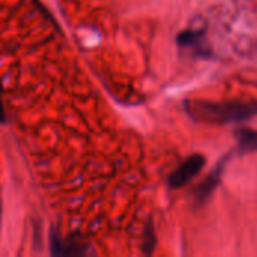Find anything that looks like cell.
Here are the masks:
<instances>
[{
  "label": "cell",
  "instance_id": "obj_1",
  "mask_svg": "<svg viewBox=\"0 0 257 257\" xmlns=\"http://www.w3.org/2000/svg\"><path fill=\"white\" fill-rule=\"evenodd\" d=\"M202 167H203V158L199 157V155L191 157L185 164H182V166L173 173V176H172V179H170L172 187H181V185H184L185 182L191 181V179L196 176V173H199V170H200Z\"/></svg>",
  "mask_w": 257,
  "mask_h": 257
},
{
  "label": "cell",
  "instance_id": "obj_2",
  "mask_svg": "<svg viewBox=\"0 0 257 257\" xmlns=\"http://www.w3.org/2000/svg\"><path fill=\"white\" fill-rule=\"evenodd\" d=\"M0 120H5V113H3V107H2V101H0Z\"/></svg>",
  "mask_w": 257,
  "mask_h": 257
}]
</instances>
